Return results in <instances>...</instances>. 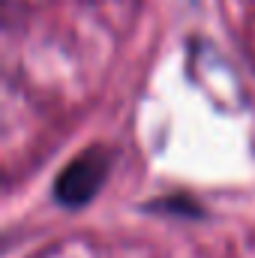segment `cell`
Segmentation results:
<instances>
[{
  "mask_svg": "<svg viewBox=\"0 0 255 258\" xmlns=\"http://www.w3.org/2000/svg\"><path fill=\"white\" fill-rule=\"evenodd\" d=\"M108 168H111V153L105 147H87L81 156H75L57 174L54 198L60 204H66V207L87 204L93 195L99 192V186L105 183Z\"/></svg>",
  "mask_w": 255,
  "mask_h": 258,
  "instance_id": "6da1fadb",
  "label": "cell"
}]
</instances>
